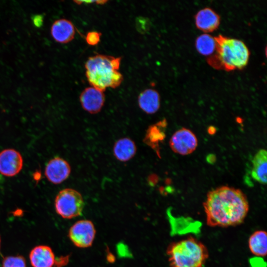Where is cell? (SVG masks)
<instances>
[{
	"label": "cell",
	"mask_w": 267,
	"mask_h": 267,
	"mask_svg": "<svg viewBox=\"0 0 267 267\" xmlns=\"http://www.w3.org/2000/svg\"><path fill=\"white\" fill-rule=\"evenodd\" d=\"M203 207L208 225L222 227L242 223L249 209L244 193L239 189L227 186L209 191Z\"/></svg>",
	"instance_id": "obj_1"
},
{
	"label": "cell",
	"mask_w": 267,
	"mask_h": 267,
	"mask_svg": "<svg viewBox=\"0 0 267 267\" xmlns=\"http://www.w3.org/2000/svg\"><path fill=\"white\" fill-rule=\"evenodd\" d=\"M121 57L96 54L90 56L85 63L86 75L91 87L104 91L108 88H116L123 80L119 71Z\"/></svg>",
	"instance_id": "obj_2"
},
{
	"label": "cell",
	"mask_w": 267,
	"mask_h": 267,
	"mask_svg": "<svg viewBox=\"0 0 267 267\" xmlns=\"http://www.w3.org/2000/svg\"><path fill=\"white\" fill-rule=\"evenodd\" d=\"M215 38L217 43L215 53L208 58V62L212 67L232 71L246 66L250 52L244 42L221 35Z\"/></svg>",
	"instance_id": "obj_3"
},
{
	"label": "cell",
	"mask_w": 267,
	"mask_h": 267,
	"mask_svg": "<svg viewBox=\"0 0 267 267\" xmlns=\"http://www.w3.org/2000/svg\"><path fill=\"white\" fill-rule=\"evenodd\" d=\"M167 254L171 267H204L209 257L205 245L192 236L171 243Z\"/></svg>",
	"instance_id": "obj_4"
},
{
	"label": "cell",
	"mask_w": 267,
	"mask_h": 267,
	"mask_svg": "<svg viewBox=\"0 0 267 267\" xmlns=\"http://www.w3.org/2000/svg\"><path fill=\"white\" fill-rule=\"evenodd\" d=\"M56 213L64 219H70L81 215L85 205L81 193L72 188L60 191L55 199Z\"/></svg>",
	"instance_id": "obj_5"
},
{
	"label": "cell",
	"mask_w": 267,
	"mask_h": 267,
	"mask_svg": "<svg viewBox=\"0 0 267 267\" xmlns=\"http://www.w3.org/2000/svg\"><path fill=\"white\" fill-rule=\"evenodd\" d=\"M95 229L93 223L87 220L77 222L70 228L69 237L73 244L79 248L90 246L94 240Z\"/></svg>",
	"instance_id": "obj_6"
},
{
	"label": "cell",
	"mask_w": 267,
	"mask_h": 267,
	"mask_svg": "<svg viewBox=\"0 0 267 267\" xmlns=\"http://www.w3.org/2000/svg\"><path fill=\"white\" fill-rule=\"evenodd\" d=\"M169 144L175 153L186 155L195 151L198 145V140L195 134L190 130L181 128L173 134Z\"/></svg>",
	"instance_id": "obj_7"
},
{
	"label": "cell",
	"mask_w": 267,
	"mask_h": 267,
	"mask_svg": "<svg viewBox=\"0 0 267 267\" xmlns=\"http://www.w3.org/2000/svg\"><path fill=\"white\" fill-rule=\"evenodd\" d=\"M21 154L13 149H6L0 152V173L6 177L18 174L23 167Z\"/></svg>",
	"instance_id": "obj_8"
},
{
	"label": "cell",
	"mask_w": 267,
	"mask_h": 267,
	"mask_svg": "<svg viewBox=\"0 0 267 267\" xmlns=\"http://www.w3.org/2000/svg\"><path fill=\"white\" fill-rule=\"evenodd\" d=\"M71 167L67 161L59 157L51 159L45 169V176L50 182L59 184L70 176Z\"/></svg>",
	"instance_id": "obj_9"
},
{
	"label": "cell",
	"mask_w": 267,
	"mask_h": 267,
	"mask_svg": "<svg viewBox=\"0 0 267 267\" xmlns=\"http://www.w3.org/2000/svg\"><path fill=\"white\" fill-rule=\"evenodd\" d=\"M103 92L93 87L86 88L80 95V101L83 109L90 114L100 112L105 101Z\"/></svg>",
	"instance_id": "obj_10"
},
{
	"label": "cell",
	"mask_w": 267,
	"mask_h": 267,
	"mask_svg": "<svg viewBox=\"0 0 267 267\" xmlns=\"http://www.w3.org/2000/svg\"><path fill=\"white\" fill-rule=\"evenodd\" d=\"M50 33L56 42L61 44H66L74 39L75 29L73 24L70 20L60 19L53 22L51 27Z\"/></svg>",
	"instance_id": "obj_11"
},
{
	"label": "cell",
	"mask_w": 267,
	"mask_h": 267,
	"mask_svg": "<svg viewBox=\"0 0 267 267\" xmlns=\"http://www.w3.org/2000/svg\"><path fill=\"white\" fill-rule=\"evenodd\" d=\"M195 20L197 28L205 33L215 31L220 23L219 15L208 7L199 10L195 15Z\"/></svg>",
	"instance_id": "obj_12"
},
{
	"label": "cell",
	"mask_w": 267,
	"mask_h": 267,
	"mask_svg": "<svg viewBox=\"0 0 267 267\" xmlns=\"http://www.w3.org/2000/svg\"><path fill=\"white\" fill-rule=\"evenodd\" d=\"M29 257L33 267H52L55 261L51 249L45 245L35 247L31 251Z\"/></svg>",
	"instance_id": "obj_13"
},
{
	"label": "cell",
	"mask_w": 267,
	"mask_h": 267,
	"mask_svg": "<svg viewBox=\"0 0 267 267\" xmlns=\"http://www.w3.org/2000/svg\"><path fill=\"white\" fill-rule=\"evenodd\" d=\"M138 104L140 108L146 114H154L160 106V95L154 89H146L139 94Z\"/></svg>",
	"instance_id": "obj_14"
},
{
	"label": "cell",
	"mask_w": 267,
	"mask_h": 267,
	"mask_svg": "<svg viewBox=\"0 0 267 267\" xmlns=\"http://www.w3.org/2000/svg\"><path fill=\"white\" fill-rule=\"evenodd\" d=\"M113 154L121 162H127L133 158L136 152L134 142L131 138L124 137L118 139L113 146Z\"/></svg>",
	"instance_id": "obj_15"
},
{
	"label": "cell",
	"mask_w": 267,
	"mask_h": 267,
	"mask_svg": "<svg viewBox=\"0 0 267 267\" xmlns=\"http://www.w3.org/2000/svg\"><path fill=\"white\" fill-rule=\"evenodd\" d=\"M267 152L262 149L255 154L253 160L252 177L257 182L267 183Z\"/></svg>",
	"instance_id": "obj_16"
},
{
	"label": "cell",
	"mask_w": 267,
	"mask_h": 267,
	"mask_svg": "<svg viewBox=\"0 0 267 267\" xmlns=\"http://www.w3.org/2000/svg\"><path fill=\"white\" fill-rule=\"evenodd\" d=\"M166 121L163 120L150 126L144 138V143L151 147L157 152L159 143L165 138L164 128L166 127Z\"/></svg>",
	"instance_id": "obj_17"
},
{
	"label": "cell",
	"mask_w": 267,
	"mask_h": 267,
	"mask_svg": "<svg viewBox=\"0 0 267 267\" xmlns=\"http://www.w3.org/2000/svg\"><path fill=\"white\" fill-rule=\"evenodd\" d=\"M248 245L250 251L255 256L263 257L267 252V236L264 230H257L250 237Z\"/></svg>",
	"instance_id": "obj_18"
},
{
	"label": "cell",
	"mask_w": 267,
	"mask_h": 267,
	"mask_svg": "<svg viewBox=\"0 0 267 267\" xmlns=\"http://www.w3.org/2000/svg\"><path fill=\"white\" fill-rule=\"evenodd\" d=\"M195 45L197 51L201 54L211 56L216 51L217 43L215 37L204 34L197 37Z\"/></svg>",
	"instance_id": "obj_19"
},
{
	"label": "cell",
	"mask_w": 267,
	"mask_h": 267,
	"mask_svg": "<svg viewBox=\"0 0 267 267\" xmlns=\"http://www.w3.org/2000/svg\"><path fill=\"white\" fill-rule=\"evenodd\" d=\"M2 267H26L24 258L20 256H9L3 260Z\"/></svg>",
	"instance_id": "obj_20"
},
{
	"label": "cell",
	"mask_w": 267,
	"mask_h": 267,
	"mask_svg": "<svg viewBox=\"0 0 267 267\" xmlns=\"http://www.w3.org/2000/svg\"><path fill=\"white\" fill-rule=\"evenodd\" d=\"M101 34L96 31H91L87 33L86 36L87 43L90 45H95L100 40Z\"/></svg>",
	"instance_id": "obj_21"
},
{
	"label": "cell",
	"mask_w": 267,
	"mask_h": 267,
	"mask_svg": "<svg viewBox=\"0 0 267 267\" xmlns=\"http://www.w3.org/2000/svg\"><path fill=\"white\" fill-rule=\"evenodd\" d=\"M252 267H267V263L261 257H255L249 260Z\"/></svg>",
	"instance_id": "obj_22"
},
{
	"label": "cell",
	"mask_w": 267,
	"mask_h": 267,
	"mask_svg": "<svg viewBox=\"0 0 267 267\" xmlns=\"http://www.w3.org/2000/svg\"><path fill=\"white\" fill-rule=\"evenodd\" d=\"M32 22L34 25L38 28L41 27L43 24L44 17L41 14H36L33 16Z\"/></svg>",
	"instance_id": "obj_23"
},
{
	"label": "cell",
	"mask_w": 267,
	"mask_h": 267,
	"mask_svg": "<svg viewBox=\"0 0 267 267\" xmlns=\"http://www.w3.org/2000/svg\"><path fill=\"white\" fill-rule=\"evenodd\" d=\"M107 0H93V1H80V0H75L74 2L78 4H81L82 3H93L95 2L97 4H104L107 2Z\"/></svg>",
	"instance_id": "obj_24"
},
{
	"label": "cell",
	"mask_w": 267,
	"mask_h": 267,
	"mask_svg": "<svg viewBox=\"0 0 267 267\" xmlns=\"http://www.w3.org/2000/svg\"></svg>",
	"instance_id": "obj_25"
}]
</instances>
